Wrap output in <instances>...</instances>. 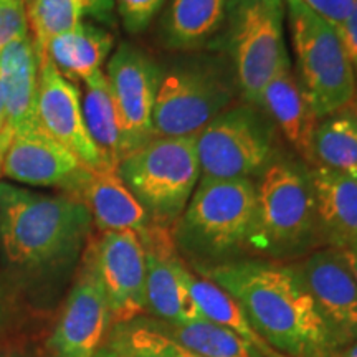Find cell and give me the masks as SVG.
Listing matches in <instances>:
<instances>
[{"label":"cell","mask_w":357,"mask_h":357,"mask_svg":"<svg viewBox=\"0 0 357 357\" xmlns=\"http://www.w3.org/2000/svg\"><path fill=\"white\" fill-rule=\"evenodd\" d=\"M312 166L357 178V100L319 119L312 136Z\"/></svg>","instance_id":"cb8c5ba5"},{"label":"cell","mask_w":357,"mask_h":357,"mask_svg":"<svg viewBox=\"0 0 357 357\" xmlns=\"http://www.w3.org/2000/svg\"><path fill=\"white\" fill-rule=\"evenodd\" d=\"M83 20L89 19L101 26L116 25V6L114 0H77Z\"/></svg>","instance_id":"1f68e13d"},{"label":"cell","mask_w":357,"mask_h":357,"mask_svg":"<svg viewBox=\"0 0 357 357\" xmlns=\"http://www.w3.org/2000/svg\"><path fill=\"white\" fill-rule=\"evenodd\" d=\"M93 218L70 194H42L0 181V258L25 281H50L82 260Z\"/></svg>","instance_id":"7a4b0ae2"},{"label":"cell","mask_w":357,"mask_h":357,"mask_svg":"<svg viewBox=\"0 0 357 357\" xmlns=\"http://www.w3.org/2000/svg\"><path fill=\"white\" fill-rule=\"evenodd\" d=\"M310 172L278 159L257 181V207L248 250L270 260H289L323 248Z\"/></svg>","instance_id":"277c9868"},{"label":"cell","mask_w":357,"mask_h":357,"mask_svg":"<svg viewBox=\"0 0 357 357\" xmlns=\"http://www.w3.org/2000/svg\"><path fill=\"white\" fill-rule=\"evenodd\" d=\"M166 0H114L116 15L126 32L136 35L153 24Z\"/></svg>","instance_id":"f1b7e54d"},{"label":"cell","mask_w":357,"mask_h":357,"mask_svg":"<svg viewBox=\"0 0 357 357\" xmlns=\"http://www.w3.org/2000/svg\"><path fill=\"white\" fill-rule=\"evenodd\" d=\"M0 357H24V356H19V354H6V356H0Z\"/></svg>","instance_id":"f35d334b"},{"label":"cell","mask_w":357,"mask_h":357,"mask_svg":"<svg viewBox=\"0 0 357 357\" xmlns=\"http://www.w3.org/2000/svg\"><path fill=\"white\" fill-rule=\"evenodd\" d=\"M200 181L257 182L278 160V129L252 102L230 106L195 134Z\"/></svg>","instance_id":"52a82bcc"},{"label":"cell","mask_w":357,"mask_h":357,"mask_svg":"<svg viewBox=\"0 0 357 357\" xmlns=\"http://www.w3.org/2000/svg\"><path fill=\"white\" fill-rule=\"evenodd\" d=\"M184 281L187 291H189L192 301L195 303L200 314L204 319L215 323L223 328L231 329V331L243 337L250 342L255 349H258L265 357H283L278 352H275L263 339L255 333L252 324L248 323L247 316L242 311L234 298L230 296L225 289L218 287L213 281L204 278V276L195 275L189 270V266L184 268Z\"/></svg>","instance_id":"d4e9b609"},{"label":"cell","mask_w":357,"mask_h":357,"mask_svg":"<svg viewBox=\"0 0 357 357\" xmlns=\"http://www.w3.org/2000/svg\"><path fill=\"white\" fill-rule=\"evenodd\" d=\"M307 172L324 247L342 250L357 243V178L319 166Z\"/></svg>","instance_id":"ffe728a7"},{"label":"cell","mask_w":357,"mask_h":357,"mask_svg":"<svg viewBox=\"0 0 357 357\" xmlns=\"http://www.w3.org/2000/svg\"><path fill=\"white\" fill-rule=\"evenodd\" d=\"M113 47L114 37L108 29L83 20L77 29L53 38L45 50V56L50 58L66 79L77 84L102 70Z\"/></svg>","instance_id":"44dd1931"},{"label":"cell","mask_w":357,"mask_h":357,"mask_svg":"<svg viewBox=\"0 0 357 357\" xmlns=\"http://www.w3.org/2000/svg\"><path fill=\"white\" fill-rule=\"evenodd\" d=\"M105 75L113 95L128 155L154 137L153 116L160 66L142 48L123 42L111 53Z\"/></svg>","instance_id":"8fae6325"},{"label":"cell","mask_w":357,"mask_h":357,"mask_svg":"<svg viewBox=\"0 0 357 357\" xmlns=\"http://www.w3.org/2000/svg\"><path fill=\"white\" fill-rule=\"evenodd\" d=\"M116 171L151 222L171 229L200 181L195 134L153 137L124 155Z\"/></svg>","instance_id":"8992f818"},{"label":"cell","mask_w":357,"mask_h":357,"mask_svg":"<svg viewBox=\"0 0 357 357\" xmlns=\"http://www.w3.org/2000/svg\"><path fill=\"white\" fill-rule=\"evenodd\" d=\"M341 253H342V257H344L347 266H349L352 276H354L356 281H357V243L351 245V247L342 248Z\"/></svg>","instance_id":"836d02e7"},{"label":"cell","mask_w":357,"mask_h":357,"mask_svg":"<svg viewBox=\"0 0 357 357\" xmlns=\"http://www.w3.org/2000/svg\"><path fill=\"white\" fill-rule=\"evenodd\" d=\"M300 2L328 22L337 32L351 17L357 0H300Z\"/></svg>","instance_id":"4dcf8cb0"},{"label":"cell","mask_w":357,"mask_h":357,"mask_svg":"<svg viewBox=\"0 0 357 357\" xmlns=\"http://www.w3.org/2000/svg\"><path fill=\"white\" fill-rule=\"evenodd\" d=\"M139 238L146 253V311L171 324L202 319L187 291L185 261L178 257L171 229L151 223Z\"/></svg>","instance_id":"2e32d148"},{"label":"cell","mask_w":357,"mask_h":357,"mask_svg":"<svg viewBox=\"0 0 357 357\" xmlns=\"http://www.w3.org/2000/svg\"><path fill=\"white\" fill-rule=\"evenodd\" d=\"M227 0H171L160 26L169 50L189 53L202 48L225 22Z\"/></svg>","instance_id":"7402d4cb"},{"label":"cell","mask_w":357,"mask_h":357,"mask_svg":"<svg viewBox=\"0 0 357 357\" xmlns=\"http://www.w3.org/2000/svg\"><path fill=\"white\" fill-rule=\"evenodd\" d=\"M113 323L146 314V253L136 231H105L89 240Z\"/></svg>","instance_id":"7c38bea8"},{"label":"cell","mask_w":357,"mask_h":357,"mask_svg":"<svg viewBox=\"0 0 357 357\" xmlns=\"http://www.w3.org/2000/svg\"><path fill=\"white\" fill-rule=\"evenodd\" d=\"M30 35L25 0H0V52Z\"/></svg>","instance_id":"f546056e"},{"label":"cell","mask_w":357,"mask_h":357,"mask_svg":"<svg viewBox=\"0 0 357 357\" xmlns=\"http://www.w3.org/2000/svg\"><path fill=\"white\" fill-rule=\"evenodd\" d=\"M82 111L84 126L93 144L108 166L118 167L126 155V147L108 78L102 70L83 82Z\"/></svg>","instance_id":"603a6c76"},{"label":"cell","mask_w":357,"mask_h":357,"mask_svg":"<svg viewBox=\"0 0 357 357\" xmlns=\"http://www.w3.org/2000/svg\"><path fill=\"white\" fill-rule=\"evenodd\" d=\"M240 95L229 58L212 53H182L160 66L154 105V137L194 136L234 106Z\"/></svg>","instance_id":"5b68a950"},{"label":"cell","mask_w":357,"mask_h":357,"mask_svg":"<svg viewBox=\"0 0 357 357\" xmlns=\"http://www.w3.org/2000/svg\"><path fill=\"white\" fill-rule=\"evenodd\" d=\"M172 344H174V342H172ZM174 354H176V357H200V356L192 354V352H189V351L182 349V347L177 346V344H174Z\"/></svg>","instance_id":"74e56055"},{"label":"cell","mask_w":357,"mask_h":357,"mask_svg":"<svg viewBox=\"0 0 357 357\" xmlns=\"http://www.w3.org/2000/svg\"><path fill=\"white\" fill-rule=\"evenodd\" d=\"M155 319V318H154ZM158 328L174 344L200 357H265L231 329L207 319L171 324L155 319Z\"/></svg>","instance_id":"484cf974"},{"label":"cell","mask_w":357,"mask_h":357,"mask_svg":"<svg viewBox=\"0 0 357 357\" xmlns=\"http://www.w3.org/2000/svg\"><path fill=\"white\" fill-rule=\"evenodd\" d=\"M3 129H10L7 124V111H6V101H3V93L2 86H0V132Z\"/></svg>","instance_id":"8d00e7d4"},{"label":"cell","mask_w":357,"mask_h":357,"mask_svg":"<svg viewBox=\"0 0 357 357\" xmlns=\"http://www.w3.org/2000/svg\"><path fill=\"white\" fill-rule=\"evenodd\" d=\"M255 207L257 182L199 181L185 211L171 227L178 257L194 270L242 258Z\"/></svg>","instance_id":"3957f363"},{"label":"cell","mask_w":357,"mask_h":357,"mask_svg":"<svg viewBox=\"0 0 357 357\" xmlns=\"http://www.w3.org/2000/svg\"><path fill=\"white\" fill-rule=\"evenodd\" d=\"M284 0H227L225 47L240 96L257 105L265 84L289 56Z\"/></svg>","instance_id":"9c48e42d"},{"label":"cell","mask_w":357,"mask_h":357,"mask_svg":"<svg viewBox=\"0 0 357 357\" xmlns=\"http://www.w3.org/2000/svg\"><path fill=\"white\" fill-rule=\"evenodd\" d=\"M73 197L86 205L93 225L101 234L131 230L141 235L153 223L144 207L121 181L116 167L88 169Z\"/></svg>","instance_id":"ac0fdd59"},{"label":"cell","mask_w":357,"mask_h":357,"mask_svg":"<svg viewBox=\"0 0 357 357\" xmlns=\"http://www.w3.org/2000/svg\"><path fill=\"white\" fill-rule=\"evenodd\" d=\"M86 174L77 155L40 128L13 134L2 166V181L70 195L77 194Z\"/></svg>","instance_id":"9a60e30c"},{"label":"cell","mask_w":357,"mask_h":357,"mask_svg":"<svg viewBox=\"0 0 357 357\" xmlns=\"http://www.w3.org/2000/svg\"><path fill=\"white\" fill-rule=\"evenodd\" d=\"M0 86L10 131L15 134L38 128V58L30 35L0 52Z\"/></svg>","instance_id":"d6986e66"},{"label":"cell","mask_w":357,"mask_h":357,"mask_svg":"<svg viewBox=\"0 0 357 357\" xmlns=\"http://www.w3.org/2000/svg\"><path fill=\"white\" fill-rule=\"evenodd\" d=\"M337 35L341 38L342 45H344L347 56H349L357 86V3L351 13V17L346 20V24L337 30Z\"/></svg>","instance_id":"d6a6232c"},{"label":"cell","mask_w":357,"mask_h":357,"mask_svg":"<svg viewBox=\"0 0 357 357\" xmlns=\"http://www.w3.org/2000/svg\"><path fill=\"white\" fill-rule=\"evenodd\" d=\"M38 58L37 124L45 134L65 146L88 169L111 167L102 159L86 131L82 93L66 79L48 56Z\"/></svg>","instance_id":"4fadbf2b"},{"label":"cell","mask_w":357,"mask_h":357,"mask_svg":"<svg viewBox=\"0 0 357 357\" xmlns=\"http://www.w3.org/2000/svg\"><path fill=\"white\" fill-rule=\"evenodd\" d=\"M0 316H2V311H0Z\"/></svg>","instance_id":"ab89813d"},{"label":"cell","mask_w":357,"mask_h":357,"mask_svg":"<svg viewBox=\"0 0 357 357\" xmlns=\"http://www.w3.org/2000/svg\"><path fill=\"white\" fill-rule=\"evenodd\" d=\"M111 324L109 305L88 243L77 278L45 342V357H93Z\"/></svg>","instance_id":"30bf717a"},{"label":"cell","mask_w":357,"mask_h":357,"mask_svg":"<svg viewBox=\"0 0 357 357\" xmlns=\"http://www.w3.org/2000/svg\"><path fill=\"white\" fill-rule=\"evenodd\" d=\"M331 357H357V341L344 347H339L333 352Z\"/></svg>","instance_id":"d590c367"},{"label":"cell","mask_w":357,"mask_h":357,"mask_svg":"<svg viewBox=\"0 0 357 357\" xmlns=\"http://www.w3.org/2000/svg\"><path fill=\"white\" fill-rule=\"evenodd\" d=\"M93 357H176L174 344L154 318L139 316L113 323Z\"/></svg>","instance_id":"4316f807"},{"label":"cell","mask_w":357,"mask_h":357,"mask_svg":"<svg viewBox=\"0 0 357 357\" xmlns=\"http://www.w3.org/2000/svg\"><path fill=\"white\" fill-rule=\"evenodd\" d=\"M26 20L35 52L37 56H42L48 43L58 35L77 29L83 22V15L77 0H30Z\"/></svg>","instance_id":"83f0119b"},{"label":"cell","mask_w":357,"mask_h":357,"mask_svg":"<svg viewBox=\"0 0 357 357\" xmlns=\"http://www.w3.org/2000/svg\"><path fill=\"white\" fill-rule=\"evenodd\" d=\"M296 75L318 119L357 100L349 56L336 30L300 0H284Z\"/></svg>","instance_id":"ba28073f"},{"label":"cell","mask_w":357,"mask_h":357,"mask_svg":"<svg viewBox=\"0 0 357 357\" xmlns=\"http://www.w3.org/2000/svg\"><path fill=\"white\" fill-rule=\"evenodd\" d=\"M13 132L10 129H3L0 132V178H2V166H3V159H6V153L8 149V144H10Z\"/></svg>","instance_id":"e575fe53"},{"label":"cell","mask_w":357,"mask_h":357,"mask_svg":"<svg viewBox=\"0 0 357 357\" xmlns=\"http://www.w3.org/2000/svg\"><path fill=\"white\" fill-rule=\"evenodd\" d=\"M195 273L225 289L258 336L283 357H331L336 351L298 266L238 258Z\"/></svg>","instance_id":"6da1fadb"},{"label":"cell","mask_w":357,"mask_h":357,"mask_svg":"<svg viewBox=\"0 0 357 357\" xmlns=\"http://www.w3.org/2000/svg\"><path fill=\"white\" fill-rule=\"evenodd\" d=\"M298 270L310 289L336 349L357 341V281L341 250L323 247L305 258Z\"/></svg>","instance_id":"5bb4252c"},{"label":"cell","mask_w":357,"mask_h":357,"mask_svg":"<svg viewBox=\"0 0 357 357\" xmlns=\"http://www.w3.org/2000/svg\"><path fill=\"white\" fill-rule=\"evenodd\" d=\"M257 106L265 111L278 132L283 134L284 139L311 167L312 136L319 119L311 108L298 75L291 68L289 56L265 84Z\"/></svg>","instance_id":"e0dca14e"}]
</instances>
